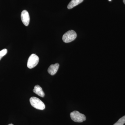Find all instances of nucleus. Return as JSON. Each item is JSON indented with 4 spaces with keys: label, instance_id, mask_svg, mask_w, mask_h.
I'll return each mask as SVG.
<instances>
[{
    "label": "nucleus",
    "instance_id": "obj_1",
    "mask_svg": "<svg viewBox=\"0 0 125 125\" xmlns=\"http://www.w3.org/2000/svg\"><path fill=\"white\" fill-rule=\"evenodd\" d=\"M30 102L31 106L36 109L42 110L45 109V105L44 103L38 98L31 97L30 99Z\"/></svg>",
    "mask_w": 125,
    "mask_h": 125
},
{
    "label": "nucleus",
    "instance_id": "obj_2",
    "mask_svg": "<svg viewBox=\"0 0 125 125\" xmlns=\"http://www.w3.org/2000/svg\"><path fill=\"white\" fill-rule=\"evenodd\" d=\"M77 34L74 30H70L67 31L63 35L62 40L65 43L71 42L76 39Z\"/></svg>",
    "mask_w": 125,
    "mask_h": 125
},
{
    "label": "nucleus",
    "instance_id": "obj_3",
    "mask_svg": "<svg viewBox=\"0 0 125 125\" xmlns=\"http://www.w3.org/2000/svg\"><path fill=\"white\" fill-rule=\"evenodd\" d=\"M72 120L75 122H82L86 120V117L84 114L78 111H74L70 114Z\"/></svg>",
    "mask_w": 125,
    "mask_h": 125
},
{
    "label": "nucleus",
    "instance_id": "obj_4",
    "mask_svg": "<svg viewBox=\"0 0 125 125\" xmlns=\"http://www.w3.org/2000/svg\"><path fill=\"white\" fill-rule=\"evenodd\" d=\"M39 62V58L37 55L35 54H31L30 56L28 62L27 66L28 68L31 69L34 68L37 65Z\"/></svg>",
    "mask_w": 125,
    "mask_h": 125
},
{
    "label": "nucleus",
    "instance_id": "obj_5",
    "mask_svg": "<svg viewBox=\"0 0 125 125\" xmlns=\"http://www.w3.org/2000/svg\"><path fill=\"white\" fill-rule=\"evenodd\" d=\"M21 19L22 22L25 26L29 25L30 21V18L28 12L24 10L22 11L21 14Z\"/></svg>",
    "mask_w": 125,
    "mask_h": 125
},
{
    "label": "nucleus",
    "instance_id": "obj_6",
    "mask_svg": "<svg viewBox=\"0 0 125 125\" xmlns=\"http://www.w3.org/2000/svg\"><path fill=\"white\" fill-rule=\"evenodd\" d=\"M60 65L58 63H56L50 66L48 69V72L50 74L54 75L57 73L59 69Z\"/></svg>",
    "mask_w": 125,
    "mask_h": 125
},
{
    "label": "nucleus",
    "instance_id": "obj_7",
    "mask_svg": "<svg viewBox=\"0 0 125 125\" xmlns=\"http://www.w3.org/2000/svg\"><path fill=\"white\" fill-rule=\"evenodd\" d=\"M33 92L42 97H43L45 96L44 92L43 91L42 88L39 85H37L34 86Z\"/></svg>",
    "mask_w": 125,
    "mask_h": 125
},
{
    "label": "nucleus",
    "instance_id": "obj_8",
    "mask_svg": "<svg viewBox=\"0 0 125 125\" xmlns=\"http://www.w3.org/2000/svg\"><path fill=\"white\" fill-rule=\"evenodd\" d=\"M83 0H72L67 6V8L71 9L83 2Z\"/></svg>",
    "mask_w": 125,
    "mask_h": 125
},
{
    "label": "nucleus",
    "instance_id": "obj_9",
    "mask_svg": "<svg viewBox=\"0 0 125 125\" xmlns=\"http://www.w3.org/2000/svg\"><path fill=\"white\" fill-rule=\"evenodd\" d=\"M125 123V115L120 118L113 125H123Z\"/></svg>",
    "mask_w": 125,
    "mask_h": 125
},
{
    "label": "nucleus",
    "instance_id": "obj_10",
    "mask_svg": "<svg viewBox=\"0 0 125 125\" xmlns=\"http://www.w3.org/2000/svg\"><path fill=\"white\" fill-rule=\"evenodd\" d=\"M7 50L6 49H2L0 51V60L3 56L7 54Z\"/></svg>",
    "mask_w": 125,
    "mask_h": 125
},
{
    "label": "nucleus",
    "instance_id": "obj_11",
    "mask_svg": "<svg viewBox=\"0 0 125 125\" xmlns=\"http://www.w3.org/2000/svg\"><path fill=\"white\" fill-rule=\"evenodd\" d=\"M123 2L125 5V0H123Z\"/></svg>",
    "mask_w": 125,
    "mask_h": 125
},
{
    "label": "nucleus",
    "instance_id": "obj_12",
    "mask_svg": "<svg viewBox=\"0 0 125 125\" xmlns=\"http://www.w3.org/2000/svg\"><path fill=\"white\" fill-rule=\"evenodd\" d=\"M14 125L12 124H9V125Z\"/></svg>",
    "mask_w": 125,
    "mask_h": 125
},
{
    "label": "nucleus",
    "instance_id": "obj_13",
    "mask_svg": "<svg viewBox=\"0 0 125 125\" xmlns=\"http://www.w3.org/2000/svg\"><path fill=\"white\" fill-rule=\"evenodd\" d=\"M109 0V1H111L112 0Z\"/></svg>",
    "mask_w": 125,
    "mask_h": 125
}]
</instances>
